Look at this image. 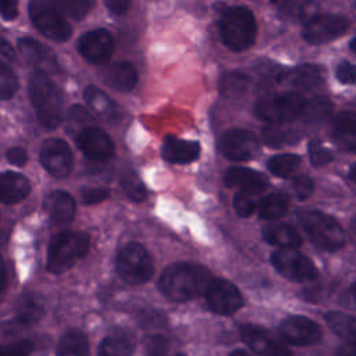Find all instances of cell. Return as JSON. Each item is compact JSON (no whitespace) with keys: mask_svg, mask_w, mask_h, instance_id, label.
<instances>
[{"mask_svg":"<svg viewBox=\"0 0 356 356\" xmlns=\"http://www.w3.org/2000/svg\"><path fill=\"white\" fill-rule=\"evenodd\" d=\"M32 349L33 343L28 339H22L11 345L0 346V356H28Z\"/></svg>","mask_w":356,"mask_h":356,"instance_id":"cell-44","label":"cell"},{"mask_svg":"<svg viewBox=\"0 0 356 356\" xmlns=\"http://www.w3.org/2000/svg\"><path fill=\"white\" fill-rule=\"evenodd\" d=\"M40 163L49 174L57 178L67 177L74 164L70 146L58 138H50L40 147Z\"/></svg>","mask_w":356,"mask_h":356,"instance_id":"cell-13","label":"cell"},{"mask_svg":"<svg viewBox=\"0 0 356 356\" xmlns=\"http://www.w3.org/2000/svg\"><path fill=\"white\" fill-rule=\"evenodd\" d=\"M270 1H273V3H275V1H278V0H270Z\"/></svg>","mask_w":356,"mask_h":356,"instance_id":"cell-57","label":"cell"},{"mask_svg":"<svg viewBox=\"0 0 356 356\" xmlns=\"http://www.w3.org/2000/svg\"><path fill=\"white\" fill-rule=\"evenodd\" d=\"M110 192L107 188L95 186V188H83L81 191V199L85 204H96L108 197Z\"/></svg>","mask_w":356,"mask_h":356,"instance_id":"cell-45","label":"cell"},{"mask_svg":"<svg viewBox=\"0 0 356 356\" xmlns=\"http://www.w3.org/2000/svg\"><path fill=\"white\" fill-rule=\"evenodd\" d=\"M131 3L132 0H104L106 7L115 15L124 14L129 8Z\"/></svg>","mask_w":356,"mask_h":356,"instance_id":"cell-51","label":"cell"},{"mask_svg":"<svg viewBox=\"0 0 356 356\" xmlns=\"http://www.w3.org/2000/svg\"><path fill=\"white\" fill-rule=\"evenodd\" d=\"M57 356H89V341L78 330L63 334L57 345Z\"/></svg>","mask_w":356,"mask_h":356,"instance_id":"cell-30","label":"cell"},{"mask_svg":"<svg viewBox=\"0 0 356 356\" xmlns=\"http://www.w3.org/2000/svg\"><path fill=\"white\" fill-rule=\"evenodd\" d=\"M309 157L314 167H323L331 163L332 154L328 149H325L318 140L309 142Z\"/></svg>","mask_w":356,"mask_h":356,"instance_id":"cell-42","label":"cell"},{"mask_svg":"<svg viewBox=\"0 0 356 356\" xmlns=\"http://www.w3.org/2000/svg\"><path fill=\"white\" fill-rule=\"evenodd\" d=\"M29 97L42 125L54 129L63 118V97L51 79L35 71L29 78Z\"/></svg>","mask_w":356,"mask_h":356,"instance_id":"cell-3","label":"cell"},{"mask_svg":"<svg viewBox=\"0 0 356 356\" xmlns=\"http://www.w3.org/2000/svg\"><path fill=\"white\" fill-rule=\"evenodd\" d=\"M85 100L93 113L106 122H113L120 118L117 104L97 86H88L85 89Z\"/></svg>","mask_w":356,"mask_h":356,"instance_id":"cell-23","label":"cell"},{"mask_svg":"<svg viewBox=\"0 0 356 356\" xmlns=\"http://www.w3.org/2000/svg\"><path fill=\"white\" fill-rule=\"evenodd\" d=\"M135 349L132 338L127 334H113L106 337L97 349L99 356H131Z\"/></svg>","mask_w":356,"mask_h":356,"instance_id":"cell-31","label":"cell"},{"mask_svg":"<svg viewBox=\"0 0 356 356\" xmlns=\"http://www.w3.org/2000/svg\"><path fill=\"white\" fill-rule=\"evenodd\" d=\"M18 50L28 64H31L38 72L57 74L60 65L56 54L43 43L31 38H22L18 40Z\"/></svg>","mask_w":356,"mask_h":356,"instance_id":"cell-18","label":"cell"},{"mask_svg":"<svg viewBox=\"0 0 356 356\" xmlns=\"http://www.w3.org/2000/svg\"><path fill=\"white\" fill-rule=\"evenodd\" d=\"M218 31L225 47L232 51H243L256 40L254 15L243 6L227 7L220 15Z\"/></svg>","mask_w":356,"mask_h":356,"instance_id":"cell-2","label":"cell"},{"mask_svg":"<svg viewBox=\"0 0 356 356\" xmlns=\"http://www.w3.org/2000/svg\"><path fill=\"white\" fill-rule=\"evenodd\" d=\"M31 192V184L19 172L6 171L0 174V202L15 204L22 202Z\"/></svg>","mask_w":356,"mask_h":356,"instance_id":"cell-21","label":"cell"},{"mask_svg":"<svg viewBox=\"0 0 356 356\" xmlns=\"http://www.w3.org/2000/svg\"><path fill=\"white\" fill-rule=\"evenodd\" d=\"M115 268L118 275L131 285L147 282L153 273L154 266L147 250L136 242L125 245L117 254Z\"/></svg>","mask_w":356,"mask_h":356,"instance_id":"cell-7","label":"cell"},{"mask_svg":"<svg viewBox=\"0 0 356 356\" xmlns=\"http://www.w3.org/2000/svg\"><path fill=\"white\" fill-rule=\"evenodd\" d=\"M70 122H71V127H79V131H82V129L90 127L89 124L92 122V117L83 107L74 106L70 110Z\"/></svg>","mask_w":356,"mask_h":356,"instance_id":"cell-47","label":"cell"},{"mask_svg":"<svg viewBox=\"0 0 356 356\" xmlns=\"http://www.w3.org/2000/svg\"><path fill=\"white\" fill-rule=\"evenodd\" d=\"M18 89L15 74L3 63H0V99H10Z\"/></svg>","mask_w":356,"mask_h":356,"instance_id":"cell-41","label":"cell"},{"mask_svg":"<svg viewBox=\"0 0 356 356\" xmlns=\"http://www.w3.org/2000/svg\"><path fill=\"white\" fill-rule=\"evenodd\" d=\"M325 321L337 335H339L345 341H349L350 343L355 342L356 320L353 316L342 312H328L325 314Z\"/></svg>","mask_w":356,"mask_h":356,"instance_id":"cell-34","label":"cell"},{"mask_svg":"<svg viewBox=\"0 0 356 356\" xmlns=\"http://www.w3.org/2000/svg\"><path fill=\"white\" fill-rule=\"evenodd\" d=\"M4 242V235L0 232V245Z\"/></svg>","mask_w":356,"mask_h":356,"instance_id":"cell-56","label":"cell"},{"mask_svg":"<svg viewBox=\"0 0 356 356\" xmlns=\"http://www.w3.org/2000/svg\"><path fill=\"white\" fill-rule=\"evenodd\" d=\"M168 352V341L163 335H153L146 343L147 356H165Z\"/></svg>","mask_w":356,"mask_h":356,"instance_id":"cell-46","label":"cell"},{"mask_svg":"<svg viewBox=\"0 0 356 356\" xmlns=\"http://www.w3.org/2000/svg\"><path fill=\"white\" fill-rule=\"evenodd\" d=\"M249 79L246 75L241 74V72H227L221 76L220 81V92L225 96V97H239L245 93L246 88H248Z\"/></svg>","mask_w":356,"mask_h":356,"instance_id":"cell-36","label":"cell"},{"mask_svg":"<svg viewBox=\"0 0 356 356\" xmlns=\"http://www.w3.org/2000/svg\"><path fill=\"white\" fill-rule=\"evenodd\" d=\"M76 146L82 153L96 161H103L114 154V143L107 132L96 127H88L76 134Z\"/></svg>","mask_w":356,"mask_h":356,"instance_id":"cell-17","label":"cell"},{"mask_svg":"<svg viewBox=\"0 0 356 356\" xmlns=\"http://www.w3.org/2000/svg\"><path fill=\"white\" fill-rule=\"evenodd\" d=\"M289 200L285 193L282 192H273L267 196H263L259 203V216L263 220H278L281 218L288 210Z\"/></svg>","mask_w":356,"mask_h":356,"instance_id":"cell-32","label":"cell"},{"mask_svg":"<svg viewBox=\"0 0 356 356\" xmlns=\"http://www.w3.org/2000/svg\"><path fill=\"white\" fill-rule=\"evenodd\" d=\"M298 217L305 232L317 248L335 252L343 246L345 232L339 222L328 214L317 210H302Z\"/></svg>","mask_w":356,"mask_h":356,"instance_id":"cell-5","label":"cell"},{"mask_svg":"<svg viewBox=\"0 0 356 356\" xmlns=\"http://www.w3.org/2000/svg\"><path fill=\"white\" fill-rule=\"evenodd\" d=\"M332 113V103L330 99L324 96L313 97L312 100H306L303 115L310 122H323Z\"/></svg>","mask_w":356,"mask_h":356,"instance_id":"cell-37","label":"cell"},{"mask_svg":"<svg viewBox=\"0 0 356 356\" xmlns=\"http://www.w3.org/2000/svg\"><path fill=\"white\" fill-rule=\"evenodd\" d=\"M224 182L227 186L260 188L264 191L268 185V179L264 174L246 167H229L224 174Z\"/></svg>","mask_w":356,"mask_h":356,"instance_id":"cell-27","label":"cell"},{"mask_svg":"<svg viewBox=\"0 0 356 356\" xmlns=\"http://www.w3.org/2000/svg\"><path fill=\"white\" fill-rule=\"evenodd\" d=\"M306 99L295 92L267 96L254 104V114L270 124H286L303 115Z\"/></svg>","mask_w":356,"mask_h":356,"instance_id":"cell-6","label":"cell"},{"mask_svg":"<svg viewBox=\"0 0 356 356\" xmlns=\"http://www.w3.org/2000/svg\"><path fill=\"white\" fill-rule=\"evenodd\" d=\"M44 210L56 227H64L68 225L76 210V204L74 197L64 191H53L50 192L44 199Z\"/></svg>","mask_w":356,"mask_h":356,"instance_id":"cell-19","label":"cell"},{"mask_svg":"<svg viewBox=\"0 0 356 356\" xmlns=\"http://www.w3.org/2000/svg\"><path fill=\"white\" fill-rule=\"evenodd\" d=\"M204 296L209 309L217 314L228 316L243 306L239 289L224 278H213L204 292Z\"/></svg>","mask_w":356,"mask_h":356,"instance_id":"cell-11","label":"cell"},{"mask_svg":"<svg viewBox=\"0 0 356 356\" xmlns=\"http://www.w3.org/2000/svg\"><path fill=\"white\" fill-rule=\"evenodd\" d=\"M274 268L286 280L295 282H310L317 278L313 261L295 249H280L271 254Z\"/></svg>","mask_w":356,"mask_h":356,"instance_id":"cell-9","label":"cell"},{"mask_svg":"<svg viewBox=\"0 0 356 356\" xmlns=\"http://www.w3.org/2000/svg\"><path fill=\"white\" fill-rule=\"evenodd\" d=\"M261 136H263V142L271 147H280L282 145L293 143L298 139V134L295 131L278 128V127L264 128L261 132Z\"/></svg>","mask_w":356,"mask_h":356,"instance_id":"cell-39","label":"cell"},{"mask_svg":"<svg viewBox=\"0 0 356 356\" xmlns=\"http://www.w3.org/2000/svg\"><path fill=\"white\" fill-rule=\"evenodd\" d=\"M177 356H182V355H177Z\"/></svg>","mask_w":356,"mask_h":356,"instance_id":"cell-58","label":"cell"},{"mask_svg":"<svg viewBox=\"0 0 356 356\" xmlns=\"http://www.w3.org/2000/svg\"><path fill=\"white\" fill-rule=\"evenodd\" d=\"M291 86L300 90H314L323 83V68L314 64H303L286 74Z\"/></svg>","mask_w":356,"mask_h":356,"instance_id":"cell-28","label":"cell"},{"mask_svg":"<svg viewBox=\"0 0 356 356\" xmlns=\"http://www.w3.org/2000/svg\"><path fill=\"white\" fill-rule=\"evenodd\" d=\"M56 3L74 19H82L92 10L95 0H56Z\"/></svg>","mask_w":356,"mask_h":356,"instance_id":"cell-40","label":"cell"},{"mask_svg":"<svg viewBox=\"0 0 356 356\" xmlns=\"http://www.w3.org/2000/svg\"><path fill=\"white\" fill-rule=\"evenodd\" d=\"M211 280V273L204 266L179 261L164 268L159 278V289L172 302H186L204 295Z\"/></svg>","mask_w":356,"mask_h":356,"instance_id":"cell-1","label":"cell"},{"mask_svg":"<svg viewBox=\"0 0 356 356\" xmlns=\"http://www.w3.org/2000/svg\"><path fill=\"white\" fill-rule=\"evenodd\" d=\"M242 341L259 356H292L291 350L259 325L245 324L239 330Z\"/></svg>","mask_w":356,"mask_h":356,"instance_id":"cell-15","label":"cell"},{"mask_svg":"<svg viewBox=\"0 0 356 356\" xmlns=\"http://www.w3.org/2000/svg\"><path fill=\"white\" fill-rule=\"evenodd\" d=\"M221 150L222 154L232 161H246L259 154L260 145L252 131L231 129L221 138Z\"/></svg>","mask_w":356,"mask_h":356,"instance_id":"cell-12","label":"cell"},{"mask_svg":"<svg viewBox=\"0 0 356 356\" xmlns=\"http://www.w3.org/2000/svg\"><path fill=\"white\" fill-rule=\"evenodd\" d=\"M7 160L17 167H22L28 161V154L22 147H11L7 152Z\"/></svg>","mask_w":356,"mask_h":356,"instance_id":"cell-50","label":"cell"},{"mask_svg":"<svg viewBox=\"0 0 356 356\" xmlns=\"http://www.w3.org/2000/svg\"><path fill=\"white\" fill-rule=\"evenodd\" d=\"M0 58H3V60H13L14 58L13 47L1 36H0Z\"/></svg>","mask_w":356,"mask_h":356,"instance_id":"cell-52","label":"cell"},{"mask_svg":"<svg viewBox=\"0 0 356 356\" xmlns=\"http://www.w3.org/2000/svg\"><path fill=\"white\" fill-rule=\"evenodd\" d=\"M261 234L266 242L281 249H296L302 243L298 231L288 224H268L263 228Z\"/></svg>","mask_w":356,"mask_h":356,"instance_id":"cell-26","label":"cell"},{"mask_svg":"<svg viewBox=\"0 0 356 356\" xmlns=\"http://www.w3.org/2000/svg\"><path fill=\"white\" fill-rule=\"evenodd\" d=\"M264 189L260 188H241L234 196L232 204L239 217H249L256 211L263 197Z\"/></svg>","mask_w":356,"mask_h":356,"instance_id":"cell-33","label":"cell"},{"mask_svg":"<svg viewBox=\"0 0 356 356\" xmlns=\"http://www.w3.org/2000/svg\"><path fill=\"white\" fill-rule=\"evenodd\" d=\"M302 159L296 154H291V153H284V154H277L274 157L270 159V161L267 163V167L270 170V172H273L277 177L281 178H288L289 175H292L300 165Z\"/></svg>","mask_w":356,"mask_h":356,"instance_id":"cell-35","label":"cell"},{"mask_svg":"<svg viewBox=\"0 0 356 356\" xmlns=\"http://www.w3.org/2000/svg\"><path fill=\"white\" fill-rule=\"evenodd\" d=\"M332 138L337 146L346 152L356 149V115L352 111L341 113L334 125Z\"/></svg>","mask_w":356,"mask_h":356,"instance_id":"cell-24","label":"cell"},{"mask_svg":"<svg viewBox=\"0 0 356 356\" xmlns=\"http://www.w3.org/2000/svg\"><path fill=\"white\" fill-rule=\"evenodd\" d=\"M292 189H293V193L296 195L298 199L305 200V199H307L313 193L314 182L307 175H298L292 181Z\"/></svg>","mask_w":356,"mask_h":356,"instance_id":"cell-43","label":"cell"},{"mask_svg":"<svg viewBox=\"0 0 356 356\" xmlns=\"http://www.w3.org/2000/svg\"><path fill=\"white\" fill-rule=\"evenodd\" d=\"M200 154V145L196 140H185L175 136H167L161 147V156L165 161L174 164H186L195 161Z\"/></svg>","mask_w":356,"mask_h":356,"instance_id":"cell-20","label":"cell"},{"mask_svg":"<svg viewBox=\"0 0 356 356\" xmlns=\"http://www.w3.org/2000/svg\"><path fill=\"white\" fill-rule=\"evenodd\" d=\"M43 313L42 302L35 295H25L21 298L18 305V316L14 320L6 323L7 331H18L22 327H26L40 318Z\"/></svg>","mask_w":356,"mask_h":356,"instance_id":"cell-25","label":"cell"},{"mask_svg":"<svg viewBox=\"0 0 356 356\" xmlns=\"http://www.w3.org/2000/svg\"><path fill=\"white\" fill-rule=\"evenodd\" d=\"M349 21L338 14H316L303 25L302 36L310 44H323L342 36Z\"/></svg>","mask_w":356,"mask_h":356,"instance_id":"cell-10","label":"cell"},{"mask_svg":"<svg viewBox=\"0 0 356 356\" xmlns=\"http://www.w3.org/2000/svg\"><path fill=\"white\" fill-rule=\"evenodd\" d=\"M316 14L318 7L313 0H282L280 4V15L292 22L306 24Z\"/></svg>","mask_w":356,"mask_h":356,"instance_id":"cell-29","label":"cell"},{"mask_svg":"<svg viewBox=\"0 0 356 356\" xmlns=\"http://www.w3.org/2000/svg\"><path fill=\"white\" fill-rule=\"evenodd\" d=\"M6 284H7V274H6V267H4L3 257L0 254V292L4 289Z\"/></svg>","mask_w":356,"mask_h":356,"instance_id":"cell-53","label":"cell"},{"mask_svg":"<svg viewBox=\"0 0 356 356\" xmlns=\"http://www.w3.org/2000/svg\"><path fill=\"white\" fill-rule=\"evenodd\" d=\"M339 356H355V348H353V343L343 346V348L339 350Z\"/></svg>","mask_w":356,"mask_h":356,"instance_id":"cell-54","label":"cell"},{"mask_svg":"<svg viewBox=\"0 0 356 356\" xmlns=\"http://www.w3.org/2000/svg\"><path fill=\"white\" fill-rule=\"evenodd\" d=\"M29 15L36 29L51 40L65 42L72 35L67 19L49 0H31Z\"/></svg>","mask_w":356,"mask_h":356,"instance_id":"cell-8","label":"cell"},{"mask_svg":"<svg viewBox=\"0 0 356 356\" xmlns=\"http://www.w3.org/2000/svg\"><path fill=\"white\" fill-rule=\"evenodd\" d=\"M106 82L118 92H131L138 82V74L135 67L128 61H118L111 64L106 74Z\"/></svg>","mask_w":356,"mask_h":356,"instance_id":"cell-22","label":"cell"},{"mask_svg":"<svg viewBox=\"0 0 356 356\" xmlns=\"http://www.w3.org/2000/svg\"><path fill=\"white\" fill-rule=\"evenodd\" d=\"M121 188L125 195L134 202H142L146 197V188L140 177L134 170H127L121 175Z\"/></svg>","mask_w":356,"mask_h":356,"instance_id":"cell-38","label":"cell"},{"mask_svg":"<svg viewBox=\"0 0 356 356\" xmlns=\"http://www.w3.org/2000/svg\"><path fill=\"white\" fill-rule=\"evenodd\" d=\"M113 38L106 29H93L83 33L78 42L81 56L93 64L106 63L113 54Z\"/></svg>","mask_w":356,"mask_h":356,"instance_id":"cell-16","label":"cell"},{"mask_svg":"<svg viewBox=\"0 0 356 356\" xmlns=\"http://www.w3.org/2000/svg\"><path fill=\"white\" fill-rule=\"evenodd\" d=\"M337 78L341 83H345V85H352L355 83V67L353 64H350L349 61L343 60L341 61L338 65H337Z\"/></svg>","mask_w":356,"mask_h":356,"instance_id":"cell-48","label":"cell"},{"mask_svg":"<svg viewBox=\"0 0 356 356\" xmlns=\"http://www.w3.org/2000/svg\"><path fill=\"white\" fill-rule=\"evenodd\" d=\"M229 356H250V355H249L248 352L242 350V349H236V350L231 352V353H229Z\"/></svg>","mask_w":356,"mask_h":356,"instance_id":"cell-55","label":"cell"},{"mask_svg":"<svg viewBox=\"0 0 356 356\" xmlns=\"http://www.w3.org/2000/svg\"><path fill=\"white\" fill-rule=\"evenodd\" d=\"M0 14L4 19L13 21L18 15V0H0Z\"/></svg>","mask_w":356,"mask_h":356,"instance_id":"cell-49","label":"cell"},{"mask_svg":"<svg viewBox=\"0 0 356 356\" xmlns=\"http://www.w3.org/2000/svg\"><path fill=\"white\" fill-rule=\"evenodd\" d=\"M282 338L296 346H307L321 339L320 325L303 316H289L280 324Z\"/></svg>","mask_w":356,"mask_h":356,"instance_id":"cell-14","label":"cell"},{"mask_svg":"<svg viewBox=\"0 0 356 356\" xmlns=\"http://www.w3.org/2000/svg\"><path fill=\"white\" fill-rule=\"evenodd\" d=\"M89 236L85 232L63 231L53 236L47 249V270L61 274L70 270L89 250Z\"/></svg>","mask_w":356,"mask_h":356,"instance_id":"cell-4","label":"cell"}]
</instances>
